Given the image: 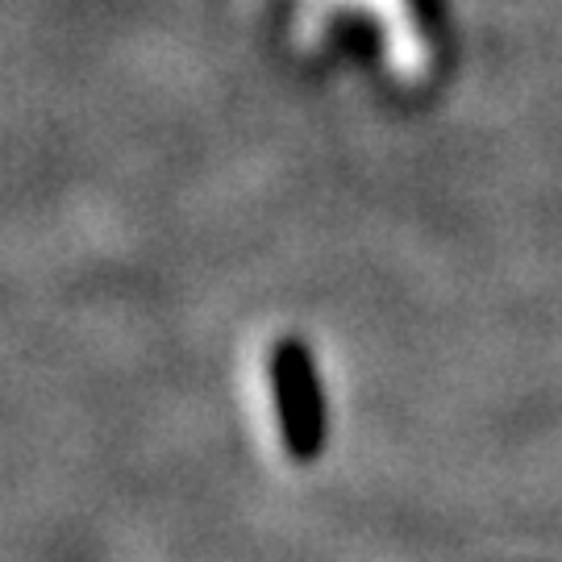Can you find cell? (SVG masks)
Segmentation results:
<instances>
[{"instance_id": "6da1fadb", "label": "cell", "mask_w": 562, "mask_h": 562, "mask_svg": "<svg viewBox=\"0 0 562 562\" xmlns=\"http://www.w3.org/2000/svg\"><path fill=\"white\" fill-rule=\"evenodd\" d=\"M338 9H362V13H371L380 21L383 42H387V59L401 76H417L425 67V38L408 0H301V9H296L301 38L317 34V25L329 21V13H338Z\"/></svg>"}]
</instances>
